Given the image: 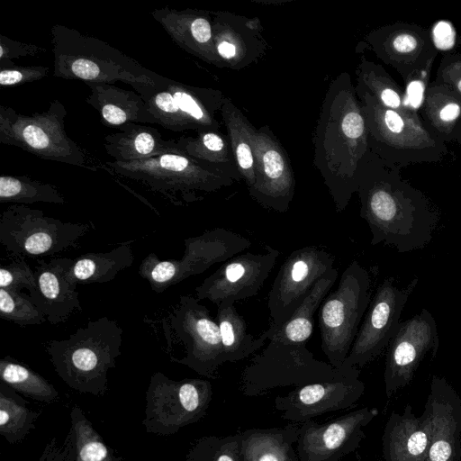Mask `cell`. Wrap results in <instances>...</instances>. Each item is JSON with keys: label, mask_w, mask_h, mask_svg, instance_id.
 <instances>
[{"label": "cell", "mask_w": 461, "mask_h": 461, "mask_svg": "<svg viewBox=\"0 0 461 461\" xmlns=\"http://www.w3.org/2000/svg\"><path fill=\"white\" fill-rule=\"evenodd\" d=\"M279 251L267 247L265 253L247 252L226 260L195 288L198 301L217 306L232 303L258 294L274 268Z\"/></svg>", "instance_id": "19"}, {"label": "cell", "mask_w": 461, "mask_h": 461, "mask_svg": "<svg viewBox=\"0 0 461 461\" xmlns=\"http://www.w3.org/2000/svg\"><path fill=\"white\" fill-rule=\"evenodd\" d=\"M105 152L114 161L146 160L176 149L172 139H163L158 129L140 123H126L119 131L104 137Z\"/></svg>", "instance_id": "29"}, {"label": "cell", "mask_w": 461, "mask_h": 461, "mask_svg": "<svg viewBox=\"0 0 461 461\" xmlns=\"http://www.w3.org/2000/svg\"><path fill=\"white\" fill-rule=\"evenodd\" d=\"M435 59L436 58L429 59L424 67L414 71L404 81L403 103L406 111L418 114L421 111Z\"/></svg>", "instance_id": "44"}, {"label": "cell", "mask_w": 461, "mask_h": 461, "mask_svg": "<svg viewBox=\"0 0 461 461\" xmlns=\"http://www.w3.org/2000/svg\"><path fill=\"white\" fill-rule=\"evenodd\" d=\"M213 41L222 68L240 70L257 63L267 43L258 18L230 12H212Z\"/></svg>", "instance_id": "24"}, {"label": "cell", "mask_w": 461, "mask_h": 461, "mask_svg": "<svg viewBox=\"0 0 461 461\" xmlns=\"http://www.w3.org/2000/svg\"><path fill=\"white\" fill-rule=\"evenodd\" d=\"M151 15L184 50L208 64L222 68L213 41L212 12L165 6L153 10Z\"/></svg>", "instance_id": "26"}, {"label": "cell", "mask_w": 461, "mask_h": 461, "mask_svg": "<svg viewBox=\"0 0 461 461\" xmlns=\"http://www.w3.org/2000/svg\"><path fill=\"white\" fill-rule=\"evenodd\" d=\"M338 278V270L331 269L318 280L295 312L272 332L265 330L268 340L306 344L313 331V316Z\"/></svg>", "instance_id": "32"}, {"label": "cell", "mask_w": 461, "mask_h": 461, "mask_svg": "<svg viewBox=\"0 0 461 461\" xmlns=\"http://www.w3.org/2000/svg\"><path fill=\"white\" fill-rule=\"evenodd\" d=\"M435 81L448 86L461 97V51H452L443 56Z\"/></svg>", "instance_id": "47"}, {"label": "cell", "mask_w": 461, "mask_h": 461, "mask_svg": "<svg viewBox=\"0 0 461 461\" xmlns=\"http://www.w3.org/2000/svg\"><path fill=\"white\" fill-rule=\"evenodd\" d=\"M0 202L15 204L38 202L64 204L67 200L59 189L52 184L32 179L28 176L2 175Z\"/></svg>", "instance_id": "40"}, {"label": "cell", "mask_w": 461, "mask_h": 461, "mask_svg": "<svg viewBox=\"0 0 461 461\" xmlns=\"http://www.w3.org/2000/svg\"><path fill=\"white\" fill-rule=\"evenodd\" d=\"M456 141L461 147V130H460V131H459V133L457 135V138H456Z\"/></svg>", "instance_id": "51"}, {"label": "cell", "mask_w": 461, "mask_h": 461, "mask_svg": "<svg viewBox=\"0 0 461 461\" xmlns=\"http://www.w3.org/2000/svg\"><path fill=\"white\" fill-rule=\"evenodd\" d=\"M356 366L334 368L320 361L306 344L268 340V344L254 356L243 368L240 389L249 397L284 386L332 381L349 374Z\"/></svg>", "instance_id": "8"}, {"label": "cell", "mask_w": 461, "mask_h": 461, "mask_svg": "<svg viewBox=\"0 0 461 461\" xmlns=\"http://www.w3.org/2000/svg\"><path fill=\"white\" fill-rule=\"evenodd\" d=\"M185 251L180 259H160L149 253L140 262L139 275L151 289L161 294L168 287L224 262L251 246L246 237L222 227H216L184 241Z\"/></svg>", "instance_id": "11"}, {"label": "cell", "mask_w": 461, "mask_h": 461, "mask_svg": "<svg viewBox=\"0 0 461 461\" xmlns=\"http://www.w3.org/2000/svg\"><path fill=\"white\" fill-rule=\"evenodd\" d=\"M429 444L430 425L425 410L417 417L407 404L402 413H391L382 436L384 461H425Z\"/></svg>", "instance_id": "27"}, {"label": "cell", "mask_w": 461, "mask_h": 461, "mask_svg": "<svg viewBox=\"0 0 461 461\" xmlns=\"http://www.w3.org/2000/svg\"><path fill=\"white\" fill-rule=\"evenodd\" d=\"M133 253L130 241L108 252L86 253L73 259L67 276L76 285L104 284L115 278L117 274L131 267Z\"/></svg>", "instance_id": "34"}, {"label": "cell", "mask_w": 461, "mask_h": 461, "mask_svg": "<svg viewBox=\"0 0 461 461\" xmlns=\"http://www.w3.org/2000/svg\"><path fill=\"white\" fill-rule=\"evenodd\" d=\"M439 348V336L432 313L423 308L411 318L401 321L388 345L384 372L386 396L408 385L420 364L428 356L433 358Z\"/></svg>", "instance_id": "17"}, {"label": "cell", "mask_w": 461, "mask_h": 461, "mask_svg": "<svg viewBox=\"0 0 461 461\" xmlns=\"http://www.w3.org/2000/svg\"><path fill=\"white\" fill-rule=\"evenodd\" d=\"M167 349L180 345L184 354L175 359L198 375L215 378L218 368L225 363L218 323L209 310L196 297L180 296L162 320Z\"/></svg>", "instance_id": "10"}, {"label": "cell", "mask_w": 461, "mask_h": 461, "mask_svg": "<svg viewBox=\"0 0 461 461\" xmlns=\"http://www.w3.org/2000/svg\"><path fill=\"white\" fill-rule=\"evenodd\" d=\"M176 149L222 171L235 182L242 180L228 136L221 131H198L172 139Z\"/></svg>", "instance_id": "33"}, {"label": "cell", "mask_w": 461, "mask_h": 461, "mask_svg": "<svg viewBox=\"0 0 461 461\" xmlns=\"http://www.w3.org/2000/svg\"><path fill=\"white\" fill-rule=\"evenodd\" d=\"M90 94L86 101L100 115L101 122L109 127L126 123L158 124L148 104L136 91L106 83H86Z\"/></svg>", "instance_id": "28"}, {"label": "cell", "mask_w": 461, "mask_h": 461, "mask_svg": "<svg viewBox=\"0 0 461 461\" xmlns=\"http://www.w3.org/2000/svg\"><path fill=\"white\" fill-rule=\"evenodd\" d=\"M334 258L325 249L307 246L294 250L283 262L268 293L272 332L300 306L319 279L333 269Z\"/></svg>", "instance_id": "16"}, {"label": "cell", "mask_w": 461, "mask_h": 461, "mask_svg": "<svg viewBox=\"0 0 461 461\" xmlns=\"http://www.w3.org/2000/svg\"><path fill=\"white\" fill-rule=\"evenodd\" d=\"M186 461H241L240 432L229 436H203L190 446Z\"/></svg>", "instance_id": "42"}, {"label": "cell", "mask_w": 461, "mask_h": 461, "mask_svg": "<svg viewBox=\"0 0 461 461\" xmlns=\"http://www.w3.org/2000/svg\"><path fill=\"white\" fill-rule=\"evenodd\" d=\"M46 52V49L32 43L12 40L0 35V67L13 66L14 59L33 57Z\"/></svg>", "instance_id": "48"}, {"label": "cell", "mask_w": 461, "mask_h": 461, "mask_svg": "<svg viewBox=\"0 0 461 461\" xmlns=\"http://www.w3.org/2000/svg\"><path fill=\"white\" fill-rule=\"evenodd\" d=\"M67 109L58 99L41 113L23 114L0 105V142L36 157L97 171L102 164L67 133Z\"/></svg>", "instance_id": "7"}, {"label": "cell", "mask_w": 461, "mask_h": 461, "mask_svg": "<svg viewBox=\"0 0 461 461\" xmlns=\"http://www.w3.org/2000/svg\"><path fill=\"white\" fill-rule=\"evenodd\" d=\"M76 434L70 426L61 443L56 438L46 443L38 461H76Z\"/></svg>", "instance_id": "49"}, {"label": "cell", "mask_w": 461, "mask_h": 461, "mask_svg": "<svg viewBox=\"0 0 461 461\" xmlns=\"http://www.w3.org/2000/svg\"><path fill=\"white\" fill-rule=\"evenodd\" d=\"M92 227L88 223L64 222L41 210L12 204L0 216V243L18 258L53 256L77 247Z\"/></svg>", "instance_id": "12"}, {"label": "cell", "mask_w": 461, "mask_h": 461, "mask_svg": "<svg viewBox=\"0 0 461 461\" xmlns=\"http://www.w3.org/2000/svg\"><path fill=\"white\" fill-rule=\"evenodd\" d=\"M429 35L438 51L450 50L452 47L455 46L456 32L455 28H453L448 21H438V23L433 25Z\"/></svg>", "instance_id": "50"}, {"label": "cell", "mask_w": 461, "mask_h": 461, "mask_svg": "<svg viewBox=\"0 0 461 461\" xmlns=\"http://www.w3.org/2000/svg\"><path fill=\"white\" fill-rule=\"evenodd\" d=\"M0 318L20 326L36 325L47 321L30 295L5 288H0Z\"/></svg>", "instance_id": "43"}, {"label": "cell", "mask_w": 461, "mask_h": 461, "mask_svg": "<svg viewBox=\"0 0 461 461\" xmlns=\"http://www.w3.org/2000/svg\"><path fill=\"white\" fill-rule=\"evenodd\" d=\"M34 286V271L31 269L25 260L19 259L1 266L0 288L16 291L25 288L31 291Z\"/></svg>", "instance_id": "45"}, {"label": "cell", "mask_w": 461, "mask_h": 461, "mask_svg": "<svg viewBox=\"0 0 461 461\" xmlns=\"http://www.w3.org/2000/svg\"><path fill=\"white\" fill-rule=\"evenodd\" d=\"M70 421L76 434V461H119L77 405L71 409Z\"/></svg>", "instance_id": "41"}, {"label": "cell", "mask_w": 461, "mask_h": 461, "mask_svg": "<svg viewBox=\"0 0 461 461\" xmlns=\"http://www.w3.org/2000/svg\"><path fill=\"white\" fill-rule=\"evenodd\" d=\"M163 128L173 131H220L217 119L226 95L221 91L185 85L174 79L134 89Z\"/></svg>", "instance_id": "14"}, {"label": "cell", "mask_w": 461, "mask_h": 461, "mask_svg": "<svg viewBox=\"0 0 461 461\" xmlns=\"http://www.w3.org/2000/svg\"><path fill=\"white\" fill-rule=\"evenodd\" d=\"M256 181L249 195L264 208L286 212L294 198L295 178L285 149L267 126L251 129Z\"/></svg>", "instance_id": "18"}, {"label": "cell", "mask_w": 461, "mask_h": 461, "mask_svg": "<svg viewBox=\"0 0 461 461\" xmlns=\"http://www.w3.org/2000/svg\"><path fill=\"white\" fill-rule=\"evenodd\" d=\"M101 168L145 186L175 205L203 199V194L231 185L222 171L175 149L146 160L107 161Z\"/></svg>", "instance_id": "6"}, {"label": "cell", "mask_w": 461, "mask_h": 461, "mask_svg": "<svg viewBox=\"0 0 461 461\" xmlns=\"http://www.w3.org/2000/svg\"><path fill=\"white\" fill-rule=\"evenodd\" d=\"M49 72L48 67L37 65L19 66L14 64L0 67V86L9 87L38 81L47 77Z\"/></svg>", "instance_id": "46"}, {"label": "cell", "mask_w": 461, "mask_h": 461, "mask_svg": "<svg viewBox=\"0 0 461 461\" xmlns=\"http://www.w3.org/2000/svg\"><path fill=\"white\" fill-rule=\"evenodd\" d=\"M146 432L168 436L202 420L212 399V384L201 378L173 380L156 372L146 391Z\"/></svg>", "instance_id": "13"}, {"label": "cell", "mask_w": 461, "mask_h": 461, "mask_svg": "<svg viewBox=\"0 0 461 461\" xmlns=\"http://www.w3.org/2000/svg\"><path fill=\"white\" fill-rule=\"evenodd\" d=\"M370 276L357 260L343 271L337 289L329 294L318 312L321 350L334 368L346 360L369 306Z\"/></svg>", "instance_id": "9"}, {"label": "cell", "mask_w": 461, "mask_h": 461, "mask_svg": "<svg viewBox=\"0 0 461 461\" xmlns=\"http://www.w3.org/2000/svg\"><path fill=\"white\" fill-rule=\"evenodd\" d=\"M123 330L106 316L89 321L67 339L46 345L50 360L62 381L81 393L102 396L109 390L108 372L121 356Z\"/></svg>", "instance_id": "4"}, {"label": "cell", "mask_w": 461, "mask_h": 461, "mask_svg": "<svg viewBox=\"0 0 461 461\" xmlns=\"http://www.w3.org/2000/svg\"><path fill=\"white\" fill-rule=\"evenodd\" d=\"M418 283L419 278L414 277L399 286L393 277L384 279L370 301L343 367L361 368L384 351L395 335L402 312Z\"/></svg>", "instance_id": "15"}, {"label": "cell", "mask_w": 461, "mask_h": 461, "mask_svg": "<svg viewBox=\"0 0 461 461\" xmlns=\"http://www.w3.org/2000/svg\"><path fill=\"white\" fill-rule=\"evenodd\" d=\"M358 46L371 50L380 60L393 68L403 81L438 54L426 29L404 22L372 30Z\"/></svg>", "instance_id": "22"}, {"label": "cell", "mask_w": 461, "mask_h": 461, "mask_svg": "<svg viewBox=\"0 0 461 461\" xmlns=\"http://www.w3.org/2000/svg\"><path fill=\"white\" fill-rule=\"evenodd\" d=\"M28 403L17 392L0 382V434L10 444L23 441L36 427L41 411L29 408Z\"/></svg>", "instance_id": "37"}, {"label": "cell", "mask_w": 461, "mask_h": 461, "mask_svg": "<svg viewBox=\"0 0 461 461\" xmlns=\"http://www.w3.org/2000/svg\"><path fill=\"white\" fill-rule=\"evenodd\" d=\"M360 216L372 234L371 245L393 247L398 253L422 249L440 221L438 207L392 166L370 150L357 176Z\"/></svg>", "instance_id": "1"}, {"label": "cell", "mask_w": 461, "mask_h": 461, "mask_svg": "<svg viewBox=\"0 0 461 461\" xmlns=\"http://www.w3.org/2000/svg\"><path fill=\"white\" fill-rule=\"evenodd\" d=\"M365 384L355 367L347 375L332 381L318 382L295 387L275 399L282 418L303 423L327 412L348 409L363 395Z\"/></svg>", "instance_id": "21"}, {"label": "cell", "mask_w": 461, "mask_h": 461, "mask_svg": "<svg viewBox=\"0 0 461 461\" xmlns=\"http://www.w3.org/2000/svg\"><path fill=\"white\" fill-rule=\"evenodd\" d=\"M301 423L240 432L241 461H300L296 442Z\"/></svg>", "instance_id": "30"}, {"label": "cell", "mask_w": 461, "mask_h": 461, "mask_svg": "<svg viewBox=\"0 0 461 461\" xmlns=\"http://www.w3.org/2000/svg\"><path fill=\"white\" fill-rule=\"evenodd\" d=\"M0 379L18 393L33 400L51 403L59 399L51 383L9 356L0 359Z\"/></svg>", "instance_id": "39"}, {"label": "cell", "mask_w": 461, "mask_h": 461, "mask_svg": "<svg viewBox=\"0 0 461 461\" xmlns=\"http://www.w3.org/2000/svg\"><path fill=\"white\" fill-rule=\"evenodd\" d=\"M424 410L430 425L425 461H460L461 397L444 377L432 376Z\"/></svg>", "instance_id": "23"}, {"label": "cell", "mask_w": 461, "mask_h": 461, "mask_svg": "<svg viewBox=\"0 0 461 461\" xmlns=\"http://www.w3.org/2000/svg\"><path fill=\"white\" fill-rule=\"evenodd\" d=\"M72 263V258H52L39 260L34 270L35 286L29 295L53 325L66 321L81 310L77 285L67 276Z\"/></svg>", "instance_id": "25"}, {"label": "cell", "mask_w": 461, "mask_h": 461, "mask_svg": "<svg viewBox=\"0 0 461 461\" xmlns=\"http://www.w3.org/2000/svg\"><path fill=\"white\" fill-rule=\"evenodd\" d=\"M215 321L221 332L225 362L245 359L268 340L265 330L258 338L248 331L244 318L232 303H221L217 306Z\"/></svg>", "instance_id": "35"}, {"label": "cell", "mask_w": 461, "mask_h": 461, "mask_svg": "<svg viewBox=\"0 0 461 461\" xmlns=\"http://www.w3.org/2000/svg\"><path fill=\"white\" fill-rule=\"evenodd\" d=\"M221 116L227 129L239 172L249 190L256 181L255 158L250 141L253 125L228 96L224 99Z\"/></svg>", "instance_id": "36"}, {"label": "cell", "mask_w": 461, "mask_h": 461, "mask_svg": "<svg viewBox=\"0 0 461 461\" xmlns=\"http://www.w3.org/2000/svg\"><path fill=\"white\" fill-rule=\"evenodd\" d=\"M426 125L447 144L456 141L461 130V97L448 86L430 82L421 108Z\"/></svg>", "instance_id": "31"}, {"label": "cell", "mask_w": 461, "mask_h": 461, "mask_svg": "<svg viewBox=\"0 0 461 461\" xmlns=\"http://www.w3.org/2000/svg\"><path fill=\"white\" fill-rule=\"evenodd\" d=\"M377 414L375 408L364 407L324 423H301L296 451L300 461H338L356 450L366 427Z\"/></svg>", "instance_id": "20"}, {"label": "cell", "mask_w": 461, "mask_h": 461, "mask_svg": "<svg viewBox=\"0 0 461 461\" xmlns=\"http://www.w3.org/2000/svg\"><path fill=\"white\" fill-rule=\"evenodd\" d=\"M312 144L313 166L340 213L357 193L358 168L369 151L365 116L348 72L340 73L328 87Z\"/></svg>", "instance_id": "2"}, {"label": "cell", "mask_w": 461, "mask_h": 461, "mask_svg": "<svg viewBox=\"0 0 461 461\" xmlns=\"http://www.w3.org/2000/svg\"><path fill=\"white\" fill-rule=\"evenodd\" d=\"M53 76L85 83H126L134 89L157 86L168 78L146 68L109 43L61 24L50 29Z\"/></svg>", "instance_id": "3"}, {"label": "cell", "mask_w": 461, "mask_h": 461, "mask_svg": "<svg viewBox=\"0 0 461 461\" xmlns=\"http://www.w3.org/2000/svg\"><path fill=\"white\" fill-rule=\"evenodd\" d=\"M368 133L369 150L386 163L402 168L412 164L441 161L448 153L441 140L418 113L384 107L355 86Z\"/></svg>", "instance_id": "5"}, {"label": "cell", "mask_w": 461, "mask_h": 461, "mask_svg": "<svg viewBox=\"0 0 461 461\" xmlns=\"http://www.w3.org/2000/svg\"><path fill=\"white\" fill-rule=\"evenodd\" d=\"M356 86L365 90L386 108L408 112L404 107V95L384 68L361 56L355 71Z\"/></svg>", "instance_id": "38"}]
</instances>
